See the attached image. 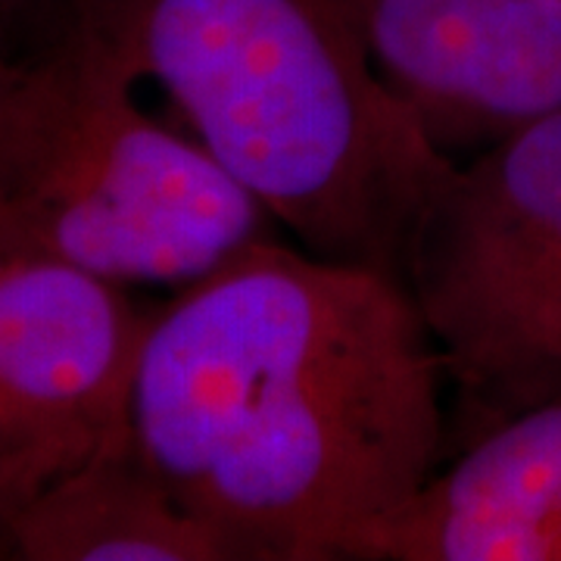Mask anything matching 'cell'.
Here are the masks:
<instances>
[{"mask_svg": "<svg viewBox=\"0 0 561 561\" xmlns=\"http://www.w3.org/2000/svg\"><path fill=\"white\" fill-rule=\"evenodd\" d=\"M446 381L405 280L272 238L150 306L128 421L243 561H343L440 465Z\"/></svg>", "mask_w": 561, "mask_h": 561, "instance_id": "cell-1", "label": "cell"}, {"mask_svg": "<svg viewBox=\"0 0 561 561\" xmlns=\"http://www.w3.org/2000/svg\"><path fill=\"white\" fill-rule=\"evenodd\" d=\"M302 250L405 280L456 169L387 88L356 0H69Z\"/></svg>", "mask_w": 561, "mask_h": 561, "instance_id": "cell-2", "label": "cell"}, {"mask_svg": "<svg viewBox=\"0 0 561 561\" xmlns=\"http://www.w3.org/2000/svg\"><path fill=\"white\" fill-rule=\"evenodd\" d=\"M84 25L0 57V250L116 284H194L278 225Z\"/></svg>", "mask_w": 561, "mask_h": 561, "instance_id": "cell-3", "label": "cell"}, {"mask_svg": "<svg viewBox=\"0 0 561 561\" xmlns=\"http://www.w3.org/2000/svg\"><path fill=\"white\" fill-rule=\"evenodd\" d=\"M405 287L474 400L534 397L561 337V110L456 162L424 213Z\"/></svg>", "mask_w": 561, "mask_h": 561, "instance_id": "cell-4", "label": "cell"}, {"mask_svg": "<svg viewBox=\"0 0 561 561\" xmlns=\"http://www.w3.org/2000/svg\"><path fill=\"white\" fill-rule=\"evenodd\" d=\"M147 319L125 284L0 250V524L128 424Z\"/></svg>", "mask_w": 561, "mask_h": 561, "instance_id": "cell-5", "label": "cell"}, {"mask_svg": "<svg viewBox=\"0 0 561 561\" xmlns=\"http://www.w3.org/2000/svg\"><path fill=\"white\" fill-rule=\"evenodd\" d=\"M371 60L459 162L561 110V0H356Z\"/></svg>", "mask_w": 561, "mask_h": 561, "instance_id": "cell-6", "label": "cell"}, {"mask_svg": "<svg viewBox=\"0 0 561 561\" xmlns=\"http://www.w3.org/2000/svg\"><path fill=\"white\" fill-rule=\"evenodd\" d=\"M343 561H561V383L486 424Z\"/></svg>", "mask_w": 561, "mask_h": 561, "instance_id": "cell-7", "label": "cell"}, {"mask_svg": "<svg viewBox=\"0 0 561 561\" xmlns=\"http://www.w3.org/2000/svg\"><path fill=\"white\" fill-rule=\"evenodd\" d=\"M0 549L22 561H243L175 500L131 421L0 524Z\"/></svg>", "mask_w": 561, "mask_h": 561, "instance_id": "cell-8", "label": "cell"}, {"mask_svg": "<svg viewBox=\"0 0 561 561\" xmlns=\"http://www.w3.org/2000/svg\"><path fill=\"white\" fill-rule=\"evenodd\" d=\"M69 0H0V57L60 32Z\"/></svg>", "mask_w": 561, "mask_h": 561, "instance_id": "cell-9", "label": "cell"}, {"mask_svg": "<svg viewBox=\"0 0 561 561\" xmlns=\"http://www.w3.org/2000/svg\"><path fill=\"white\" fill-rule=\"evenodd\" d=\"M556 383H561V337L552 343L549 356H546V362H542L534 397H537V393H546V390H549V387H556Z\"/></svg>", "mask_w": 561, "mask_h": 561, "instance_id": "cell-10", "label": "cell"}]
</instances>
